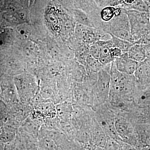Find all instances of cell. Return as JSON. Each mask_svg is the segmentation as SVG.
I'll return each mask as SVG.
<instances>
[{
    "instance_id": "6da1fadb",
    "label": "cell",
    "mask_w": 150,
    "mask_h": 150,
    "mask_svg": "<svg viewBox=\"0 0 150 150\" xmlns=\"http://www.w3.org/2000/svg\"><path fill=\"white\" fill-rule=\"evenodd\" d=\"M121 8L120 13L110 21L101 23L99 29L109 35L128 40L134 44L135 40L131 33L129 18L124 9Z\"/></svg>"
},
{
    "instance_id": "8fae6325",
    "label": "cell",
    "mask_w": 150,
    "mask_h": 150,
    "mask_svg": "<svg viewBox=\"0 0 150 150\" xmlns=\"http://www.w3.org/2000/svg\"><path fill=\"white\" fill-rule=\"evenodd\" d=\"M127 53L129 58L136 62H144L146 59L142 44L135 43L130 48Z\"/></svg>"
},
{
    "instance_id": "8992f818",
    "label": "cell",
    "mask_w": 150,
    "mask_h": 150,
    "mask_svg": "<svg viewBox=\"0 0 150 150\" xmlns=\"http://www.w3.org/2000/svg\"><path fill=\"white\" fill-rule=\"evenodd\" d=\"M42 121L29 116L21 123L19 129L37 140L39 131L43 125Z\"/></svg>"
},
{
    "instance_id": "9a60e30c",
    "label": "cell",
    "mask_w": 150,
    "mask_h": 150,
    "mask_svg": "<svg viewBox=\"0 0 150 150\" xmlns=\"http://www.w3.org/2000/svg\"><path fill=\"white\" fill-rule=\"evenodd\" d=\"M88 69L91 73H98L103 67L98 60L89 55L86 60Z\"/></svg>"
},
{
    "instance_id": "7402d4cb",
    "label": "cell",
    "mask_w": 150,
    "mask_h": 150,
    "mask_svg": "<svg viewBox=\"0 0 150 150\" xmlns=\"http://www.w3.org/2000/svg\"><path fill=\"white\" fill-rule=\"evenodd\" d=\"M97 5L100 8L110 6L111 0H94Z\"/></svg>"
},
{
    "instance_id": "ffe728a7",
    "label": "cell",
    "mask_w": 150,
    "mask_h": 150,
    "mask_svg": "<svg viewBox=\"0 0 150 150\" xmlns=\"http://www.w3.org/2000/svg\"><path fill=\"white\" fill-rule=\"evenodd\" d=\"M110 56L115 59L120 57L123 54V52L121 49L116 47H112L110 48Z\"/></svg>"
},
{
    "instance_id": "4fadbf2b",
    "label": "cell",
    "mask_w": 150,
    "mask_h": 150,
    "mask_svg": "<svg viewBox=\"0 0 150 150\" xmlns=\"http://www.w3.org/2000/svg\"><path fill=\"white\" fill-rule=\"evenodd\" d=\"M110 35L113 43V47H116L121 49L123 53H127L130 48L134 44V43L128 40L118 38L113 35Z\"/></svg>"
},
{
    "instance_id": "7c38bea8",
    "label": "cell",
    "mask_w": 150,
    "mask_h": 150,
    "mask_svg": "<svg viewBox=\"0 0 150 150\" xmlns=\"http://www.w3.org/2000/svg\"><path fill=\"white\" fill-rule=\"evenodd\" d=\"M118 7L125 10H132L141 12L148 13L149 12L150 7L143 0H135L134 3L130 5L123 4Z\"/></svg>"
},
{
    "instance_id": "d6986e66",
    "label": "cell",
    "mask_w": 150,
    "mask_h": 150,
    "mask_svg": "<svg viewBox=\"0 0 150 150\" xmlns=\"http://www.w3.org/2000/svg\"><path fill=\"white\" fill-rule=\"evenodd\" d=\"M105 150H118L119 145L116 142L112 139H107L105 144Z\"/></svg>"
},
{
    "instance_id": "e0dca14e",
    "label": "cell",
    "mask_w": 150,
    "mask_h": 150,
    "mask_svg": "<svg viewBox=\"0 0 150 150\" xmlns=\"http://www.w3.org/2000/svg\"><path fill=\"white\" fill-rule=\"evenodd\" d=\"M75 15L77 20L81 23L88 27L96 28L93 23L86 13L76 10L75 11Z\"/></svg>"
},
{
    "instance_id": "5bb4252c",
    "label": "cell",
    "mask_w": 150,
    "mask_h": 150,
    "mask_svg": "<svg viewBox=\"0 0 150 150\" xmlns=\"http://www.w3.org/2000/svg\"><path fill=\"white\" fill-rule=\"evenodd\" d=\"M115 127L117 133L121 137L127 140L128 134L130 133L129 126L127 122L125 120L119 119L115 122Z\"/></svg>"
},
{
    "instance_id": "7a4b0ae2",
    "label": "cell",
    "mask_w": 150,
    "mask_h": 150,
    "mask_svg": "<svg viewBox=\"0 0 150 150\" xmlns=\"http://www.w3.org/2000/svg\"><path fill=\"white\" fill-rule=\"evenodd\" d=\"M124 10L129 18L131 33L135 43L150 31L149 13L132 10Z\"/></svg>"
},
{
    "instance_id": "f546056e",
    "label": "cell",
    "mask_w": 150,
    "mask_h": 150,
    "mask_svg": "<svg viewBox=\"0 0 150 150\" xmlns=\"http://www.w3.org/2000/svg\"><path fill=\"white\" fill-rule=\"evenodd\" d=\"M149 21H150V8L149 12Z\"/></svg>"
},
{
    "instance_id": "cb8c5ba5",
    "label": "cell",
    "mask_w": 150,
    "mask_h": 150,
    "mask_svg": "<svg viewBox=\"0 0 150 150\" xmlns=\"http://www.w3.org/2000/svg\"><path fill=\"white\" fill-rule=\"evenodd\" d=\"M4 150H16L14 142L4 144Z\"/></svg>"
},
{
    "instance_id": "44dd1931",
    "label": "cell",
    "mask_w": 150,
    "mask_h": 150,
    "mask_svg": "<svg viewBox=\"0 0 150 150\" xmlns=\"http://www.w3.org/2000/svg\"><path fill=\"white\" fill-rule=\"evenodd\" d=\"M135 43L141 44H150V31L147 33L146 35H144L143 37H142L139 40H138Z\"/></svg>"
},
{
    "instance_id": "f1b7e54d",
    "label": "cell",
    "mask_w": 150,
    "mask_h": 150,
    "mask_svg": "<svg viewBox=\"0 0 150 150\" xmlns=\"http://www.w3.org/2000/svg\"><path fill=\"white\" fill-rule=\"evenodd\" d=\"M150 7V0H143Z\"/></svg>"
},
{
    "instance_id": "9c48e42d",
    "label": "cell",
    "mask_w": 150,
    "mask_h": 150,
    "mask_svg": "<svg viewBox=\"0 0 150 150\" xmlns=\"http://www.w3.org/2000/svg\"><path fill=\"white\" fill-rule=\"evenodd\" d=\"M18 129L10 125L2 126L0 133V141L4 144L13 142L16 138Z\"/></svg>"
},
{
    "instance_id": "2e32d148",
    "label": "cell",
    "mask_w": 150,
    "mask_h": 150,
    "mask_svg": "<svg viewBox=\"0 0 150 150\" xmlns=\"http://www.w3.org/2000/svg\"><path fill=\"white\" fill-rule=\"evenodd\" d=\"M101 51L98 61L103 66L111 64L115 59L110 56V48L107 46L101 47Z\"/></svg>"
},
{
    "instance_id": "d4e9b609",
    "label": "cell",
    "mask_w": 150,
    "mask_h": 150,
    "mask_svg": "<svg viewBox=\"0 0 150 150\" xmlns=\"http://www.w3.org/2000/svg\"><path fill=\"white\" fill-rule=\"evenodd\" d=\"M123 4V0H111L110 6L118 7Z\"/></svg>"
},
{
    "instance_id": "30bf717a",
    "label": "cell",
    "mask_w": 150,
    "mask_h": 150,
    "mask_svg": "<svg viewBox=\"0 0 150 150\" xmlns=\"http://www.w3.org/2000/svg\"><path fill=\"white\" fill-rule=\"evenodd\" d=\"M121 11V8L112 6H107L100 8L99 13L100 23L98 28H99L101 23L110 21L115 16L120 13Z\"/></svg>"
},
{
    "instance_id": "603a6c76",
    "label": "cell",
    "mask_w": 150,
    "mask_h": 150,
    "mask_svg": "<svg viewBox=\"0 0 150 150\" xmlns=\"http://www.w3.org/2000/svg\"><path fill=\"white\" fill-rule=\"evenodd\" d=\"M144 50L146 59L150 58V44H142Z\"/></svg>"
},
{
    "instance_id": "83f0119b",
    "label": "cell",
    "mask_w": 150,
    "mask_h": 150,
    "mask_svg": "<svg viewBox=\"0 0 150 150\" xmlns=\"http://www.w3.org/2000/svg\"><path fill=\"white\" fill-rule=\"evenodd\" d=\"M4 144H3L2 142L0 141V150H4Z\"/></svg>"
},
{
    "instance_id": "52a82bcc",
    "label": "cell",
    "mask_w": 150,
    "mask_h": 150,
    "mask_svg": "<svg viewBox=\"0 0 150 150\" xmlns=\"http://www.w3.org/2000/svg\"><path fill=\"white\" fill-rule=\"evenodd\" d=\"M110 65L111 64L103 66L98 73L97 87L100 93L105 94L108 93L110 90Z\"/></svg>"
},
{
    "instance_id": "ba28073f",
    "label": "cell",
    "mask_w": 150,
    "mask_h": 150,
    "mask_svg": "<svg viewBox=\"0 0 150 150\" xmlns=\"http://www.w3.org/2000/svg\"><path fill=\"white\" fill-rule=\"evenodd\" d=\"M135 79L142 83L150 82V69L146 62H139L134 74Z\"/></svg>"
},
{
    "instance_id": "3957f363",
    "label": "cell",
    "mask_w": 150,
    "mask_h": 150,
    "mask_svg": "<svg viewBox=\"0 0 150 150\" xmlns=\"http://www.w3.org/2000/svg\"><path fill=\"white\" fill-rule=\"evenodd\" d=\"M32 118L38 120H49L57 116L56 107L52 101H44L35 102L32 105Z\"/></svg>"
},
{
    "instance_id": "484cf974",
    "label": "cell",
    "mask_w": 150,
    "mask_h": 150,
    "mask_svg": "<svg viewBox=\"0 0 150 150\" xmlns=\"http://www.w3.org/2000/svg\"><path fill=\"white\" fill-rule=\"evenodd\" d=\"M135 0H123V4L130 5L134 3Z\"/></svg>"
},
{
    "instance_id": "ac0fdd59",
    "label": "cell",
    "mask_w": 150,
    "mask_h": 150,
    "mask_svg": "<svg viewBox=\"0 0 150 150\" xmlns=\"http://www.w3.org/2000/svg\"><path fill=\"white\" fill-rule=\"evenodd\" d=\"M101 48L96 43H93L89 47V54L94 59L98 60L101 54Z\"/></svg>"
},
{
    "instance_id": "4dcf8cb0",
    "label": "cell",
    "mask_w": 150,
    "mask_h": 150,
    "mask_svg": "<svg viewBox=\"0 0 150 150\" xmlns=\"http://www.w3.org/2000/svg\"><path fill=\"white\" fill-rule=\"evenodd\" d=\"M0 98H1V99H2V96H1V93H0Z\"/></svg>"
},
{
    "instance_id": "5b68a950",
    "label": "cell",
    "mask_w": 150,
    "mask_h": 150,
    "mask_svg": "<svg viewBox=\"0 0 150 150\" xmlns=\"http://www.w3.org/2000/svg\"><path fill=\"white\" fill-rule=\"evenodd\" d=\"M16 150H38L37 140L30 137L18 129L15 140L14 141Z\"/></svg>"
},
{
    "instance_id": "4316f807",
    "label": "cell",
    "mask_w": 150,
    "mask_h": 150,
    "mask_svg": "<svg viewBox=\"0 0 150 150\" xmlns=\"http://www.w3.org/2000/svg\"><path fill=\"white\" fill-rule=\"evenodd\" d=\"M144 62H146V64H147L150 69V58H148V59H145Z\"/></svg>"
},
{
    "instance_id": "277c9868",
    "label": "cell",
    "mask_w": 150,
    "mask_h": 150,
    "mask_svg": "<svg viewBox=\"0 0 150 150\" xmlns=\"http://www.w3.org/2000/svg\"><path fill=\"white\" fill-rule=\"evenodd\" d=\"M115 67L119 71L133 75L137 70L139 62L130 59L128 53H124L114 61Z\"/></svg>"
}]
</instances>
